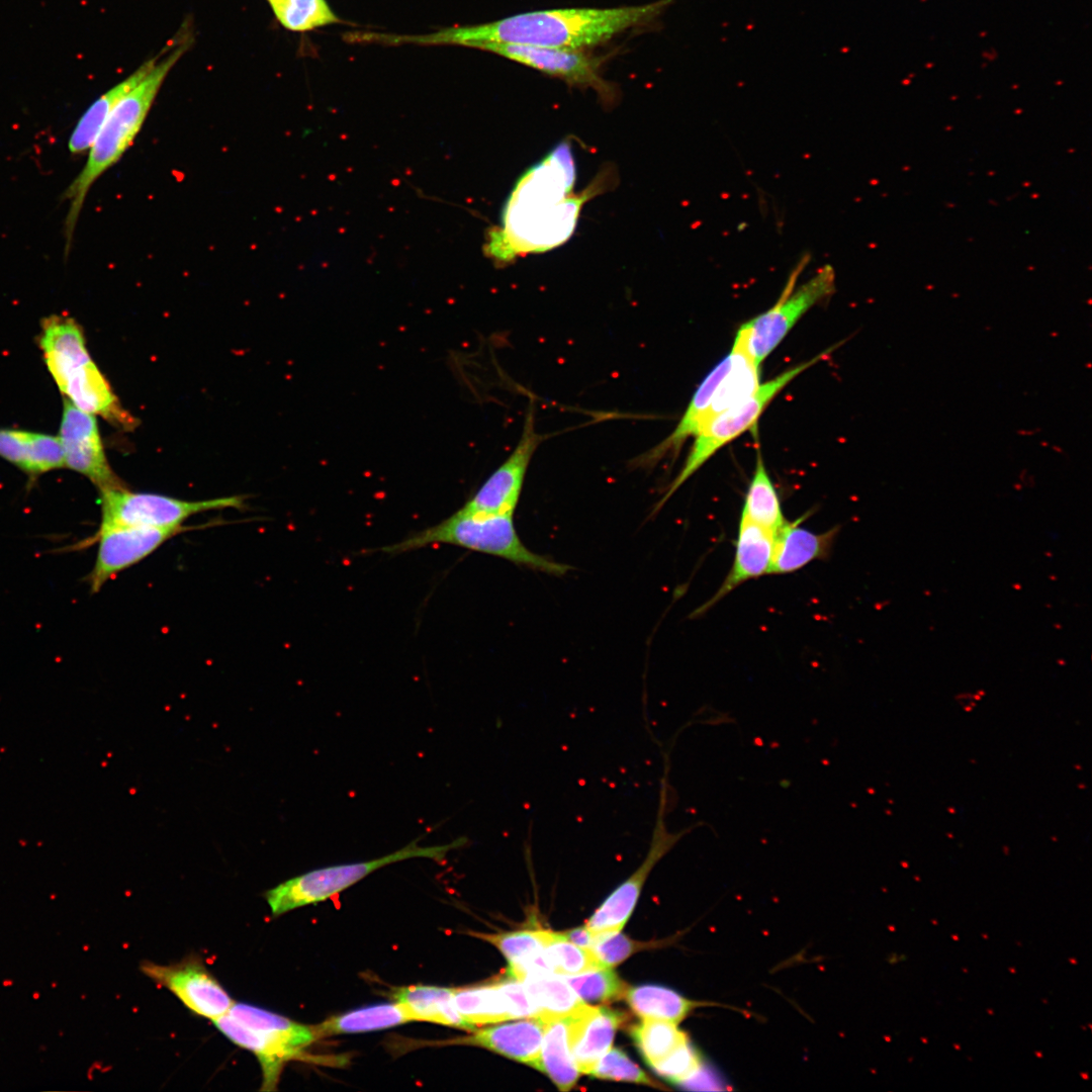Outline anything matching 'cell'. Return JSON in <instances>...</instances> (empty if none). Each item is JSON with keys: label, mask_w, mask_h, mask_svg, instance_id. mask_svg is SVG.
<instances>
[{"label": "cell", "mask_w": 1092, "mask_h": 1092, "mask_svg": "<svg viewBox=\"0 0 1092 1092\" xmlns=\"http://www.w3.org/2000/svg\"><path fill=\"white\" fill-rule=\"evenodd\" d=\"M572 1014L543 1019L545 1029L537 1070L548 1076L560 1091L570 1090L580 1072L571 1052Z\"/></svg>", "instance_id": "603a6c76"}, {"label": "cell", "mask_w": 1092, "mask_h": 1092, "mask_svg": "<svg viewBox=\"0 0 1092 1092\" xmlns=\"http://www.w3.org/2000/svg\"><path fill=\"white\" fill-rule=\"evenodd\" d=\"M809 260L808 255L801 258L771 307L744 323L737 331L735 340L743 345L759 366L801 316L835 290V273L830 265L822 266L801 286H795Z\"/></svg>", "instance_id": "9c48e42d"}, {"label": "cell", "mask_w": 1092, "mask_h": 1092, "mask_svg": "<svg viewBox=\"0 0 1092 1092\" xmlns=\"http://www.w3.org/2000/svg\"><path fill=\"white\" fill-rule=\"evenodd\" d=\"M589 1076L604 1080L625 1081L648 1086H657L648 1075L636 1065L625 1052L611 1048L598 1062Z\"/></svg>", "instance_id": "8d00e7d4"}, {"label": "cell", "mask_w": 1092, "mask_h": 1092, "mask_svg": "<svg viewBox=\"0 0 1092 1092\" xmlns=\"http://www.w3.org/2000/svg\"><path fill=\"white\" fill-rule=\"evenodd\" d=\"M704 1062L702 1053L689 1039L649 1068L671 1084L678 1085Z\"/></svg>", "instance_id": "74e56055"}, {"label": "cell", "mask_w": 1092, "mask_h": 1092, "mask_svg": "<svg viewBox=\"0 0 1092 1092\" xmlns=\"http://www.w3.org/2000/svg\"><path fill=\"white\" fill-rule=\"evenodd\" d=\"M571 146L561 142L519 178L503 208L500 223L488 234L485 253L508 264L531 253L552 250L573 234L582 205L602 187L596 179L575 193Z\"/></svg>", "instance_id": "6da1fadb"}, {"label": "cell", "mask_w": 1092, "mask_h": 1092, "mask_svg": "<svg viewBox=\"0 0 1092 1092\" xmlns=\"http://www.w3.org/2000/svg\"><path fill=\"white\" fill-rule=\"evenodd\" d=\"M542 439L535 429V414L531 404L515 449L458 511L475 516L513 515L528 466Z\"/></svg>", "instance_id": "7c38bea8"}, {"label": "cell", "mask_w": 1092, "mask_h": 1092, "mask_svg": "<svg viewBox=\"0 0 1092 1092\" xmlns=\"http://www.w3.org/2000/svg\"><path fill=\"white\" fill-rule=\"evenodd\" d=\"M521 982L541 1019L572 1014L585 1004L565 979L549 971L528 974Z\"/></svg>", "instance_id": "f546056e"}, {"label": "cell", "mask_w": 1092, "mask_h": 1092, "mask_svg": "<svg viewBox=\"0 0 1092 1092\" xmlns=\"http://www.w3.org/2000/svg\"><path fill=\"white\" fill-rule=\"evenodd\" d=\"M804 517L786 521L774 533V553L769 574L795 572L814 560L829 556L839 527L814 533L801 527Z\"/></svg>", "instance_id": "ffe728a7"}, {"label": "cell", "mask_w": 1092, "mask_h": 1092, "mask_svg": "<svg viewBox=\"0 0 1092 1092\" xmlns=\"http://www.w3.org/2000/svg\"><path fill=\"white\" fill-rule=\"evenodd\" d=\"M454 991L455 988L408 986L396 989L392 998L407 1009L414 1021H429L471 1032L476 1026L457 1011L453 1002Z\"/></svg>", "instance_id": "d4e9b609"}, {"label": "cell", "mask_w": 1092, "mask_h": 1092, "mask_svg": "<svg viewBox=\"0 0 1092 1092\" xmlns=\"http://www.w3.org/2000/svg\"><path fill=\"white\" fill-rule=\"evenodd\" d=\"M744 518L775 533L786 519L776 486L757 452L754 471L744 496L741 512Z\"/></svg>", "instance_id": "4dcf8cb0"}, {"label": "cell", "mask_w": 1092, "mask_h": 1092, "mask_svg": "<svg viewBox=\"0 0 1092 1092\" xmlns=\"http://www.w3.org/2000/svg\"><path fill=\"white\" fill-rule=\"evenodd\" d=\"M475 49L499 55L569 84L590 87L607 101L613 99L614 90L600 75L601 60L581 50L503 42H485Z\"/></svg>", "instance_id": "9a60e30c"}, {"label": "cell", "mask_w": 1092, "mask_h": 1092, "mask_svg": "<svg viewBox=\"0 0 1092 1092\" xmlns=\"http://www.w3.org/2000/svg\"><path fill=\"white\" fill-rule=\"evenodd\" d=\"M833 349L834 347L829 348L809 361L791 367L772 379L760 383L747 398L709 421L694 437V444L681 470L669 484L653 513L659 511L667 499L719 449L751 429L764 408L783 388L803 371L827 357Z\"/></svg>", "instance_id": "ba28073f"}, {"label": "cell", "mask_w": 1092, "mask_h": 1092, "mask_svg": "<svg viewBox=\"0 0 1092 1092\" xmlns=\"http://www.w3.org/2000/svg\"><path fill=\"white\" fill-rule=\"evenodd\" d=\"M646 947L647 943L635 941L617 932L599 937L590 949L604 966L613 968Z\"/></svg>", "instance_id": "f35d334b"}, {"label": "cell", "mask_w": 1092, "mask_h": 1092, "mask_svg": "<svg viewBox=\"0 0 1092 1092\" xmlns=\"http://www.w3.org/2000/svg\"><path fill=\"white\" fill-rule=\"evenodd\" d=\"M453 1002L460 1015L475 1026L512 1019L508 998L497 982L455 988Z\"/></svg>", "instance_id": "1f68e13d"}, {"label": "cell", "mask_w": 1092, "mask_h": 1092, "mask_svg": "<svg viewBox=\"0 0 1092 1092\" xmlns=\"http://www.w3.org/2000/svg\"><path fill=\"white\" fill-rule=\"evenodd\" d=\"M760 384L757 365L741 343L734 340L730 353L698 386L674 430L660 443L639 455L636 466L652 467L676 455L689 438L712 419L751 395Z\"/></svg>", "instance_id": "8992f818"}, {"label": "cell", "mask_w": 1092, "mask_h": 1092, "mask_svg": "<svg viewBox=\"0 0 1092 1092\" xmlns=\"http://www.w3.org/2000/svg\"><path fill=\"white\" fill-rule=\"evenodd\" d=\"M544 1029L543 1019L529 1017L486 1028H475L471 1034L447 1042L481 1046L537 1069Z\"/></svg>", "instance_id": "ac0fdd59"}, {"label": "cell", "mask_w": 1092, "mask_h": 1092, "mask_svg": "<svg viewBox=\"0 0 1092 1092\" xmlns=\"http://www.w3.org/2000/svg\"><path fill=\"white\" fill-rule=\"evenodd\" d=\"M228 1014L263 1034L289 1053L293 1059H300L304 1049L317 1039L313 1026L298 1023L251 1004L234 1003Z\"/></svg>", "instance_id": "7402d4cb"}, {"label": "cell", "mask_w": 1092, "mask_h": 1092, "mask_svg": "<svg viewBox=\"0 0 1092 1092\" xmlns=\"http://www.w3.org/2000/svg\"><path fill=\"white\" fill-rule=\"evenodd\" d=\"M212 1021L231 1041L257 1057L263 1075L261 1090H275L285 1063L293 1060L291 1056L228 1013Z\"/></svg>", "instance_id": "484cf974"}, {"label": "cell", "mask_w": 1092, "mask_h": 1092, "mask_svg": "<svg viewBox=\"0 0 1092 1092\" xmlns=\"http://www.w3.org/2000/svg\"><path fill=\"white\" fill-rule=\"evenodd\" d=\"M772 553L774 533L740 517L732 566L718 590L696 612L697 616L711 609L741 583L769 574Z\"/></svg>", "instance_id": "e0dca14e"}, {"label": "cell", "mask_w": 1092, "mask_h": 1092, "mask_svg": "<svg viewBox=\"0 0 1092 1092\" xmlns=\"http://www.w3.org/2000/svg\"><path fill=\"white\" fill-rule=\"evenodd\" d=\"M666 804L665 778L661 785L659 807L648 852L638 869L604 901L585 926L597 938L620 932L631 916L651 870L681 837L669 833L664 823Z\"/></svg>", "instance_id": "4fadbf2b"}, {"label": "cell", "mask_w": 1092, "mask_h": 1092, "mask_svg": "<svg viewBox=\"0 0 1092 1092\" xmlns=\"http://www.w3.org/2000/svg\"><path fill=\"white\" fill-rule=\"evenodd\" d=\"M467 841V838L459 837L446 844L421 846L414 840L404 847L375 859L332 866L297 876L267 891L265 898L271 913L278 916L298 907L325 901L387 864L415 857L443 860L451 850L462 847Z\"/></svg>", "instance_id": "52a82bcc"}, {"label": "cell", "mask_w": 1092, "mask_h": 1092, "mask_svg": "<svg viewBox=\"0 0 1092 1092\" xmlns=\"http://www.w3.org/2000/svg\"><path fill=\"white\" fill-rule=\"evenodd\" d=\"M497 983L508 998L512 1019L538 1017V1008L521 981L508 976Z\"/></svg>", "instance_id": "ab89813d"}, {"label": "cell", "mask_w": 1092, "mask_h": 1092, "mask_svg": "<svg viewBox=\"0 0 1092 1092\" xmlns=\"http://www.w3.org/2000/svg\"><path fill=\"white\" fill-rule=\"evenodd\" d=\"M140 970L172 992L195 1014L214 1020L226 1014L235 1003L204 964L195 957L179 963L159 965L143 962Z\"/></svg>", "instance_id": "5bb4252c"}, {"label": "cell", "mask_w": 1092, "mask_h": 1092, "mask_svg": "<svg viewBox=\"0 0 1092 1092\" xmlns=\"http://www.w3.org/2000/svg\"><path fill=\"white\" fill-rule=\"evenodd\" d=\"M677 1025L665 1020L642 1018L630 1028V1035L648 1067L689 1040L688 1034Z\"/></svg>", "instance_id": "d6a6232c"}, {"label": "cell", "mask_w": 1092, "mask_h": 1092, "mask_svg": "<svg viewBox=\"0 0 1092 1092\" xmlns=\"http://www.w3.org/2000/svg\"><path fill=\"white\" fill-rule=\"evenodd\" d=\"M414 1021L407 1009L400 1003H385L355 1009L314 1025L318 1038L345 1033H358L385 1029Z\"/></svg>", "instance_id": "83f0119b"}, {"label": "cell", "mask_w": 1092, "mask_h": 1092, "mask_svg": "<svg viewBox=\"0 0 1092 1092\" xmlns=\"http://www.w3.org/2000/svg\"><path fill=\"white\" fill-rule=\"evenodd\" d=\"M624 1015L608 1007L584 1004L573 1013L571 1052L580 1074L589 1075L600 1059L612 1048Z\"/></svg>", "instance_id": "d6986e66"}, {"label": "cell", "mask_w": 1092, "mask_h": 1092, "mask_svg": "<svg viewBox=\"0 0 1092 1092\" xmlns=\"http://www.w3.org/2000/svg\"><path fill=\"white\" fill-rule=\"evenodd\" d=\"M59 439L65 467L90 479L99 489L124 486L110 467L95 416L64 401Z\"/></svg>", "instance_id": "2e32d148"}, {"label": "cell", "mask_w": 1092, "mask_h": 1092, "mask_svg": "<svg viewBox=\"0 0 1092 1092\" xmlns=\"http://www.w3.org/2000/svg\"><path fill=\"white\" fill-rule=\"evenodd\" d=\"M624 998L631 1010L641 1019L653 1018L676 1024L697 1006L703 1005L670 988L650 984L628 987Z\"/></svg>", "instance_id": "f1b7e54d"}, {"label": "cell", "mask_w": 1092, "mask_h": 1092, "mask_svg": "<svg viewBox=\"0 0 1092 1092\" xmlns=\"http://www.w3.org/2000/svg\"><path fill=\"white\" fill-rule=\"evenodd\" d=\"M569 941L581 947L590 948L597 936L584 925L561 932Z\"/></svg>", "instance_id": "b9f144b4"}, {"label": "cell", "mask_w": 1092, "mask_h": 1092, "mask_svg": "<svg viewBox=\"0 0 1092 1092\" xmlns=\"http://www.w3.org/2000/svg\"><path fill=\"white\" fill-rule=\"evenodd\" d=\"M550 932L543 929H525L471 934L494 945L509 962L508 975L519 978L534 969L549 970L542 953Z\"/></svg>", "instance_id": "4316f807"}, {"label": "cell", "mask_w": 1092, "mask_h": 1092, "mask_svg": "<svg viewBox=\"0 0 1092 1092\" xmlns=\"http://www.w3.org/2000/svg\"><path fill=\"white\" fill-rule=\"evenodd\" d=\"M266 1H267V2L269 3V5H270V6H272V5H273V4H275V3H276V2L278 1V0H266Z\"/></svg>", "instance_id": "7bdbcfd3"}, {"label": "cell", "mask_w": 1092, "mask_h": 1092, "mask_svg": "<svg viewBox=\"0 0 1092 1092\" xmlns=\"http://www.w3.org/2000/svg\"><path fill=\"white\" fill-rule=\"evenodd\" d=\"M448 544L504 558L517 565L552 575H564L570 565L532 552L520 539L513 515L475 516L456 511L440 523L379 550L399 554L431 545Z\"/></svg>", "instance_id": "5b68a950"}, {"label": "cell", "mask_w": 1092, "mask_h": 1092, "mask_svg": "<svg viewBox=\"0 0 1092 1092\" xmlns=\"http://www.w3.org/2000/svg\"><path fill=\"white\" fill-rule=\"evenodd\" d=\"M270 7L277 21L295 32L341 21L326 0H278Z\"/></svg>", "instance_id": "e575fe53"}, {"label": "cell", "mask_w": 1092, "mask_h": 1092, "mask_svg": "<svg viewBox=\"0 0 1092 1092\" xmlns=\"http://www.w3.org/2000/svg\"><path fill=\"white\" fill-rule=\"evenodd\" d=\"M164 50L165 47L157 55L145 61L125 79L99 96L87 108L70 135L68 148L71 154H82L91 148L116 103L148 75L163 55Z\"/></svg>", "instance_id": "cb8c5ba5"}, {"label": "cell", "mask_w": 1092, "mask_h": 1092, "mask_svg": "<svg viewBox=\"0 0 1092 1092\" xmlns=\"http://www.w3.org/2000/svg\"><path fill=\"white\" fill-rule=\"evenodd\" d=\"M727 1079L711 1063L705 1062L677 1086L689 1090H727Z\"/></svg>", "instance_id": "60d3db41"}, {"label": "cell", "mask_w": 1092, "mask_h": 1092, "mask_svg": "<svg viewBox=\"0 0 1092 1092\" xmlns=\"http://www.w3.org/2000/svg\"><path fill=\"white\" fill-rule=\"evenodd\" d=\"M566 982L583 1002H605L621 999L628 988L627 984L610 967H603L584 973L568 976Z\"/></svg>", "instance_id": "d590c367"}, {"label": "cell", "mask_w": 1092, "mask_h": 1092, "mask_svg": "<svg viewBox=\"0 0 1092 1092\" xmlns=\"http://www.w3.org/2000/svg\"><path fill=\"white\" fill-rule=\"evenodd\" d=\"M674 0L613 8H558L515 14L492 22L448 27L421 35L393 34V44H459L475 49L485 42L518 43L581 50L605 42L627 29L654 20Z\"/></svg>", "instance_id": "7a4b0ae2"}, {"label": "cell", "mask_w": 1092, "mask_h": 1092, "mask_svg": "<svg viewBox=\"0 0 1092 1092\" xmlns=\"http://www.w3.org/2000/svg\"><path fill=\"white\" fill-rule=\"evenodd\" d=\"M542 954L549 971L558 976H574L606 967L590 948L574 944L561 932H550Z\"/></svg>", "instance_id": "836d02e7"}, {"label": "cell", "mask_w": 1092, "mask_h": 1092, "mask_svg": "<svg viewBox=\"0 0 1092 1092\" xmlns=\"http://www.w3.org/2000/svg\"><path fill=\"white\" fill-rule=\"evenodd\" d=\"M193 42L188 23L168 41L148 75L114 106L93 142L86 164L68 186L63 199L70 202L65 219V254L68 256L85 198L97 179L115 165L133 143L170 71Z\"/></svg>", "instance_id": "3957f363"}, {"label": "cell", "mask_w": 1092, "mask_h": 1092, "mask_svg": "<svg viewBox=\"0 0 1092 1092\" xmlns=\"http://www.w3.org/2000/svg\"><path fill=\"white\" fill-rule=\"evenodd\" d=\"M188 529L139 526L98 528L93 536L77 544L78 548H82L97 543L95 562L86 577L90 592L98 593L108 580Z\"/></svg>", "instance_id": "8fae6325"}, {"label": "cell", "mask_w": 1092, "mask_h": 1092, "mask_svg": "<svg viewBox=\"0 0 1092 1092\" xmlns=\"http://www.w3.org/2000/svg\"><path fill=\"white\" fill-rule=\"evenodd\" d=\"M39 347L51 375L67 399L122 429L136 426V420L121 406L92 360L83 331L74 318L60 314L43 318Z\"/></svg>", "instance_id": "277c9868"}, {"label": "cell", "mask_w": 1092, "mask_h": 1092, "mask_svg": "<svg viewBox=\"0 0 1092 1092\" xmlns=\"http://www.w3.org/2000/svg\"><path fill=\"white\" fill-rule=\"evenodd\" d=\"M0 456L31 476L65 466L59 437L0 429Z\"/></svg>", "instance_id": "44dd1931"}, {"label": "cell", "mask_w": 1092, "mask_h": 1092, "mask_svg": "<svg viewBox=\"0 0 1092 1092\" xmlns=\"http://www.w3.org/2000/svg\"><path fill=\"white\" fill-rule=\"evenodd\" d=\"M99 528H181L194 515L230 508L242 509L245 504L243 495L187 500L160 493L132 491L126 485L99 489Z\"/></svg>", "instance_id": "30bf717a"}]
</instances>
